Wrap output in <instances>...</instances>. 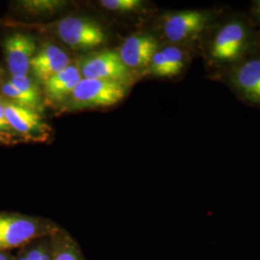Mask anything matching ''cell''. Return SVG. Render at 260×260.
<instances>
[{
    "mask_svg": "<svg viewBox=\"0 0 260 260\" xmlns=\"http://www.w3.org/2000/svg\"><path fill=\"white\" fill-rule=\"evenodd\" d=\"M260 51V26L250 15L224 12L198 47L211 77Z\"/></svg>",
    "mask_w": 260,
    "mask_h": 260,
    "instance_id": "1",
    "label": "cell"
},
{
    "mask_svg": "<svg viewBox=\"0 0 260 260\" xmlns=\"http://www.w3.org/2000/svg\"><path fill=\"white\" fill-rule=\"evenodd\" d=\"M3 106L6 119L12 129L22 134H30L44 128L45 125L42 122V118L33 109L12 102H3Z\"/></svg>",
    "mask_w": 260,
    "mask_h": 260,
    "instance_id": "13",
    "label": "cell"
},
{
    "mask_svg": "<svg viewBox=\"0 0 260 260\" xmlns=\"http://www.w3.org/2000/svg\"><path fill=\"white\" fill-rule=\"evenodd\" d=\"M160 47L157 38L149 33H136L121 45L119 54L122 63L133 74H145L149 63Z\"/></svg>",
    "mask_w": 260,
    "mask_h": 260,
    "instance_id": "9",
    "label": "cell"
},
{
    "mask_svg": "<svg viewBox=\"0 0 260 260\" xmlns=\"http://www.w3.org/2000/svg\"><path fill=\"white\" fill-rule=\"evenodd\" d=\"M127 85L114 81L82 78L69 99V110H82L110 107L123 100Z\"/></svg>",
    "mask_w": 260,
    "mask_h": 260,
    "instance_id": "4",
    "label": "cell"
},
{
    "mask_svg": "<svg viewBox=\"0 0 260 260\" xmlns=\"http://www.w3.org/2000/svg\"><path fill=\"white\" fill-rule=\"evenodd\" d=\"M213 79L225 84L243 103L260 109V51L245 58Z\"/></svg>",
    "mask_w": 260,
    "mask_h": 260,
    "instance_id": "5",
    "label": "cell"
},
{
    "mask_svg": "<svg viewBox=\"0 0 260 260\" xmlns=\"http://www.w3.org/2000/svg\"><path fill=\"white\" fill-rule=\"evenodd\" d=\"M4 142H5V140L3 138L2 134H0V144H2V143H4Z\"/></svg>",
    "mask_w": 260,
    "mask_h": 260,
    "instance_id": "20",
    "label": "cell"
},
{
    "mask_svg": "<svg viewBox=\"0 0 260 260\" xmlns=\"http://www.w3.org/2000/svg\"><path fill=\"white\" fill-rule=\"evenodd\" d=\"M54 223L36 217L0 212V251L6 252L46 236H55Z\"/></svg>",
    "mask_w": 260,
    "mask_h": 260,
    "instance_id": "3",
    "label": "cell"
},
{
    "mask_svg": "<svg viewBox=\"0 0 260 260\" xmlns=\"http://www.w3.org/2000/svg\"><path fill=\"white\" fill-rule=\"evenodd\" d=\"M53 30L59 39L75 50H86L105 44L107 35L95 20L84 17H66L57 21Z\"/></svg>",
    "mask_w": 260,
    "mask_h": 260,
    "instance_id": "6",
    "label": "cell"
},
{
    "mask_svg": "<svg viewBox=\"0 0 260 260\" xmlns=\"http://www.w3.org/2000/svg\"><path fill=\"white\" fill-rule=\"evenodd\" d=\"M101 5L113 12L131 13L139 11L144 6V2L141 0H102Z\"/></svg>",
    "mask_w": 260,
    "mask_h": 260,
    "instance_id": "17",
    "label": "cell"
},
{
    "mask_svg": "<svg viewBox=\"0 0 260 260\" xmlns=\"http://www.w3.org/2000/svg\"><path fill=\"white\" fill-rule=\"evenodd\" d=\"M4 260H14V259H13V258H12V257H11V256H10V255H8V256H7V258H6V259H4Z\"/></svg>",
    "mask_w": 260,
    "mask_h": 260,
    "instance_id": "21",
    "label": "cell"
},
{
    "mask_svg": "<svg viewBox=\"0 0 260 260\" xmlns=\"http://www.w3.org/2000/svg\"><path fill=\"white\" fill-rule=\"evenodd\" d=\"M52 260H83L75 241L66 234L58 233L52 249Z\"/></svg>",
    "mask_w": 260,
    "mask_h": 260,
    "instance_id": "15",
    "label": "cell"
},
{
    "mask_svg": "<svg viewBox=\"0 0 260 260\" xmlns=\"http://www.w3.org/2000/svg\"><path fill=\"white\" fill-rule=\"evenodd\" d=\"M251 19H253L260 26V0L253 1L251 3L250 14Z\"/></svg>",
    "mask_w": 260,
    "mask_h": 260,
    "instance_id": "19",
    "label": "cell"
},
{
    "mask_svg": "<svg viewBox=\"0 0 260 260\" xmlns=\"http://www.w3.org/2000/svg\"><path fill=\"white\" fill-rule=\"evenodd\" d=\"M82 78L114 81L127 85L132 81L133 73L121 61L119 52L103 50L87 56L80 63Z\"/></svg>",
    "mask_w": 260,
    "mask_h": 260,
    "instance_id": "7",
    "label": "cell"
},
{
    "mask_svg": "<svg viewBox=\"0 0 260 260\" xmlns=\"http://www.w3.org/2000/svg\"><path fill=\"white\" fill-rule=\"evenodd\" d=\"M194 48L169 44L158 48L152 57L146 75L158 78H174L181 75L189 65Z\"/></svg>",
    "mask_w": 260,
    "mask_h": 260,
    "instance_id": "8",
    "label": "cell"
},
{
    "mask_svg": "<svg viewBox=\"0 0 260 260\" xmlns=\"http://www.w3.org/2000/svg\"><path fill=\"white\" fill-rule=\"evenodd\" d=\"M81 79L79 67L71 64L44 83L47 100L51 103L65 102Z\"/></svg>",
    "mask_w": 260,
    "mask_h": 260,
    "instance_id": "12",
    "label": "cell"
},
{
    "mask_svg": "<svg viewBox=\"0 0 260 260\" xmlns=\"http://www.w3.org/2000/svg\"><path fill=\"white\" fill-rule=\"evenodd\" d=\"M223 13V9L217 8L169 12L159 18V30L169 44L198 51L207 32Z\"/></svg>",
    "mask_w": 260,
    "mask_h": 260,
    "instance_id": "2",
    "label": "cell"
},
{
    "mask_svg": "<svg viewBox=\"0 0 260 260\" xmlns=\"http://www.w3.org/2000/svg\"><path fill=\"white\" fill-rule=\"evenodd\" d=\"M13 131L12 127L10 126L5 113H4V106H3V102L0 101V134L6 133V132H11Z\"/></svg>",
    "mask_w": 260,
    "mask_h": 260,
    "instance_id": "18",
    "label": "cell"
},
{
    "mask_svg": "<svg viewBox=\"0 0 260 260\" xmlns=\"http://www.w3.org/2000/svg\"><path fill=\"white\" fill-rule=\"evenodd\" d=\"M20 7L33 16H51L65 7V1L61 0H25L20 2Z\"/></svg>",
    "mask_w": 260,
    "mask_h": 260,
    "instance_id": "16",
    "label": "cell"
},
{
    "mask_svg": "<svg viewBox=\"0 0 260 260\" xmlns=\"http://www.w3.org/2000/svg\"><path fill=\"white\" fill-rule=\"evenodd\" d=\"M71 64L70 56L66 51L54 44L47 43L38 49L31 61L30 71L40 82L45 83Z\"/></svg>",
    "mask_w": 260,
    "mask_h": 260,
    "instance_id": "11",
    "label": "cell"
},
{
    "mask_svg": "<svg viewBox=\"0 0 260 260\" xmlns=\"http://www.w3.org/2000/svg\"><path fill=\"white\" fill-rule=\"evenodd\" d=\"M3 47L11 75H28L31 61L38 51L35 38L20 32L14 33L5 38Z\"/></svg>",
    "mask_w": 260,
    "mask_h": 260,
    "instance_id": "10",
    "label": "cell"
},
{
    "mask_svg": "<svg viewBox=\"0 0 260 260\" xmlns=\"http://www.w3.org/2000/svg\"><path fill=\"white\" fill-rule=\"evenodd\" d=\"M11 84L19 91L25 101L28 108L37 112L41 107V92L35 81L28 75L12 76Z\"/></svg>",
    "mask_w": 260,
    "mask_h": 260,
    "instance_id": "14",
    "label": "cell"
}]
</instances>
